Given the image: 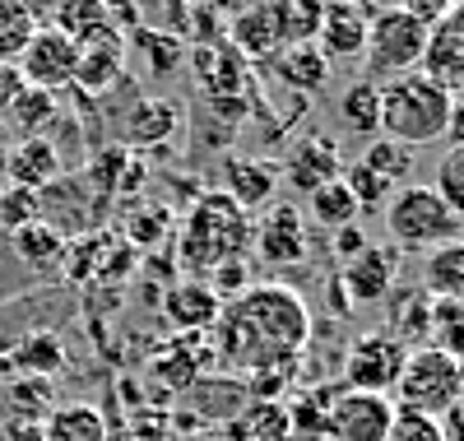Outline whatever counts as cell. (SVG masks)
Here are the masks:
<instances>
[{"label": "cell", "instance_id": "6da1fadb", "mask_svg": "<svg viewBox=\"0 0 464 441\" xmlns=\"http://www.w3.org/2000/svg\"><path fill=\"white\" fill-rule=\"evenodd\" d=\"M227 353H246L256 368H269V358H297L312 339V311L302 293L284 284H251L237 302H227L218 316Z\"/></svg>", "mask_w": 464, "mask_h": 441}, {"label": "cell", "instance_id": "7a4b0ae2", "mask_svg": "<svg viewBox=\"0 0 464 441\" xmlns=\"http://www.w3.org/2000/svg\"><path fill=\"white\" fill-rule=\"evenodd\" d=\"M256 247V214H246L232 195L205 191L190 200V214L177 232V260L190 279H205L227 260H246Z\"/></svg>", "mask_w": 464, "mask_h": 441}, {"label": "cell", "instance_id": "3957f363", "mask_svg": "<svg viewBox=\"0 0 464 441\" xmlns=\"http://www.w3.org/2000/svg\"><path fill=\"white\" fill-rule=\"evenodd\" d=\"M455 93L441 89L428 70H409L381 84V135L395 140L404 149L441 144L446 122H450Z\"/></svg>", "mask_w": 464, "mask_h": 441}, {"label": "cell", "instance_id": "277c9868", "mask_svg": "<svg viewBox=\"0 0 464 441\" xmlns=\"http://www.w3.org/2000/svg\"><path fill=\"white\" fill-rule=\"evenodd\" d=\"M385 237H391L395 251H441L450 247L464 219L441 200V191L432 181H409L385 200Z\"/></svg>", "mask_w": 464, "mask_h": 441}, {"label": "cell", "instance_id": "5b68a950", "mask_svg": "<svg viewBox=\"0 0 464 441\" xmlns=\"http://www.w3.org/2000/svg\"><path fill=\"white\" fill-rule=\"evenodd\" d=\"M391 399H395V409H418V414L441 418L450 405L464 399V368L437 344H418V348H409V363H404Z\"/></svg>", "mask_w": 464, "mask_h": 441}, {"label": "cell", "instance_id": "8992f818", "mask_svg": "<svg viewBox=\"0 0 464 441\" xmlns=\"http://www.w3.org/2000/svg\"><path fill=\"white\" fill-rule=\"evenodd\" d=\"M422 52H428V24L418 15H409L404 5L376 10L372 28H367V79L385 84L395 74H409L422 65Z\"/></svg>", "mask_w": 464, "mask_h": 441}, {"label": "cell", "instance_id": "52a82bcc", "mask_svg": "<svg viewBox=\"0 0 464 441\" xmlns=\"http://www.w3.org/2000/svg\"><path fill=\"white\" fill-rule=\"evenodd\" d=\"M409 363V344L395 339L391 330H367L348 344L343 353V390H372V395H391L400 372Z\"/></svg>", "mask_w": 464, "mask_h": 441}, {"label": "cell", "instance_id": "ba28073f", "mask_svg": "<svg viewBox=\"0 0 464 441\" xmlns=\"http://www.w3.org/2000/svg\"><path fill=\"white\" fill-rule=\"evenodd\" d=\"M395 423V399L372 390H339L325 409V441H385Z\"/></svg>", "mask_w": 464, "mask_h": 441}, {"label": "cell", "instance_id": "9c48e42d", "mask_svg": "<svg viewBox=\"0 0 464 441\" xmlns=\"http://www.w3.org/2000/svg\"><path fill=\"white\" fill-rule=\"evenodd\" d=\"M265 270H293L306 260V251H312V242H306V223L297 214V205H288V200H275L260 219H256V247Z\"/></svg>", "mask_w": 464, "mask_h": 441}, {"label": "cell", "instance_id": "30bf717a", "mask_svg": "<svg viewBox=\"0 0 464 441\" xmlns=\"http://www.w3.org/2000/svg\"><path fill=\"white\" fill-rule=\"evenodd\" d=\"M74 70H80V47H74L70 37H65L61 28H52V24L37 28V33H33V43H28L24 56H19L24 84L47 89V93L74 84Z\"/></svg>", "mask_w": 464, "mask_h": 441}, {"label": "cell", "instance_id": "8fae6325", "mask_svg": "<svg viewBox=\"0 0 464 441\" xmlns=\"http://www.w3.org/2000/svg\"><path fill=\"white\" fill-rule=\"evenodd\" d=\"M395 274H400V251L391 242H372L358 260L339 265V289H343L348 307H376L391 298Z\"/></svg>", "mask_w": 464, "mask_h": 441}, {"label": "cell", "instance_id": "7c38bea8", "mask_svg": "<svg viewBox=\"0 0 464 441\" xmlns=\"http://www.w3.org/2000/svg\"><path fill=\"white\" fill-rule=\"evenodd\" d=\"M441 89H450L455 98H464V0L428 28V52H422V65Z\"/></svg>", "mask_w": 464, "mask_h": 441}, {"label": "cell", "instance_id": "4fadbf2b", "mask_svg": "<svg viewBox=\"0 0 464 441\" xmlns=\"http://www.w3.org/2000/svg\"><path fill=\"white\" fill-rule=\"evenodd\" d=\"M279 172H284V181L297 195H316L321 186H330V181L343 177V153H339V144L330 135H306V140H297L288 149Z\"/></svg>", "mask_w": 464, "mask_h": 441}, {"label": "cell", "instance_id": "5bb4252c", "mask_svg": "<svg viewBox=\"0 0 464 441\" xmlns=\"http://www.w3.org/2000/svg\"><path fill=\"white\" fill-rule=\"evenodd\" d=\"M190 70H196L200 89L209 98H242L251 89V61L232 43H209L190 52Z\"/></svg>", "mask_w": 464, "mask_h": 441}, {"label": "cell", "instance_id": "9a60e30c", "mask_svg": "<svg viewBox=\"0 0 464 441\" xmlns=\"http://www.w3.org/2000/svg\"><path fill=\"white\" fill-rule=\"evenodd\" d=\"M279 163H269V158H227L223 163V195H232L246 214H265L269 205H275L279 195Z\"/></svg>", "mask_w": 464, "mask_h": 441}, {"label": "cell", "instance_id": "2e32d148", "mask_svg": "<svg viewBox=\"0 0 464 441\" xmlns=\"http://www.w3.org/2000/svg\"><path fill=\"white\" fill-rule=\"evenodd\" d=\"M61 172H65V158L47 135H28V140L10 144V153H5V181L10 186H28L43 195L52 181H61Z\"/></svg>", "mask_w": 464, "mask_h": 441}, {"label": "cell", "instance_id": "e0dca14e", "mask_svg": "<svg viewBox=\"0 0 464 441\" xmlns=\"http://www.w3.org/2000/svg\"><path fill=\"white\" fill-rule=\"evenodd\" d=\"M121 79H126V37L121 33H107V37H98V43L80 47L74 89H84L89 98H98V93H111Z\"/></svg>", "mask_w": 464, "mask_h": 441}, {"label": "cell", "instance_id": "ac0fdd59", "mask_svg": "<svg viewBox=\"0 0 464 441\" xmlns=\"http://www.w3.org/2000/svg\"><path fill=\"white\" fill-rule=\"evenodd\" d=\"M181 107L177 103H168V98H140L130 112H126V122H121V140H126V149L135 153V149H159V144H168L177 131H181Z\"/></svg>", "mask_w": 464, "mask_h": 441}, {"label": "cell", "instance_id": "d6986e66", "mask_svg": "<svg viewBox=\"0 0 464 441\" xmlns=\"http://www.w3.org/2000/svg\"><path fill=\"white\" fill-rule=\"evenodd\" d=\"M163 316L177 330H209V326H218L223 302L205 279H181V284H172L163 293Z\"/></svg>", "mask_w": 464, "mask_h": 441}, {"label": "cell", "instance_id": "ffe728a7", "mask_svg": "<svg viewBox=\"0 0 464 441\" xmlns=\"http://www.w3.org/2000/svg\"><path fill=\"white\" fill-rule=\"evenodd\" d=\"M372 5L367 0H353V5H339L330 15H321V33L316 47L325 56H362L367 52V28H372Z\"/></svg>", "mask_w": 464, "mask_h": 441}, {"label": "cell", "instance_id": "44dd1931", "mask_svg": "<svg viewBox=\"0 0 464 441\" xmlns=\"http://www.w3.org/2000/svg\"><path fill=\"white\" fill-rule=\"evenodd\" d=\"M227 43L246 61H275L279 56V28H275V5L269 0H251L242 15H232Z\"/></svg>", "mask_w": 464, "mask_h": 441}, {"label": "cell", "instance_id": "7402d4cb", "mask_svg": "<svg viewBox=\"0 0 464 441\" xmlns=\"http://www.w3.org/2000/svg\"><path fill=\"white\" fill-rule=\"evenodd\" d=\"M10 247H14L19 265H28L33 274H52V270H61V260H65L70 237H65L52 219H33V223H24L19 232H10Z\"/></svg>", "mask_w": 464, "mask_h": 441}, {"label": "cell", "instance_id": "603a6c76", "mask_svg": "<svg viewBox=\"0 0 464 441\" xmlns=\"http://www.w3.org/2000/svg\"><path fill=\"white\" fill-rule=\"evenodd\" d=\"M269 70H275V79L284 89L316 93V89H325V79H330V56L316 43H293V47H284L275 61H269Z\"/></svg>", "mask_w": 464, "mask_h": 441}, {"label": "cell", "instance_id": "cb8c5ba5", "mask_svg": "<svg viewBox=\"0 0 464 441\" xmlns=\"http://www.w3.org/2000/svg\"><path fill=\"white\" fill-rule=\"evenodd\" d=\"M43 436L47 441H107V418L102 409L74 399V405H52V414L43 418Z\"/></svg>", "mask_w": 464, "mask_h": 441}, {"label": "cell", "instance_id": "d4e9b609", "mask_svg": "<svg viewBox=\"0 0 464 441\" xmlns=\"http://www.w3.org/2000/svg\"><path fill=\"white\" fill-rule=\"evenodd\" d=\"M339 122L353 135H381V84L376 79L362 74L339 93Z\"/></svg>", "mask_w": 464, "mask_h": 441}, {"label": "cell", "instance_id": "484cf974", "mask_svg": "<svg viewBox=\"0 0 464 441\" xmlns=\"http://www.w3.org/2000/svg\"><path fill=\"white\" fill-rule=\"evenodd\" d=\"M5 368H10V372H19V377L52 381V377L65 368V348H61V339H56V335L37 330V335H28V339H24V344L5 358Z\"/></svg>", "mask_w": 464, "mask_h": 441}, {"label": "cell", "instance_id": "4316f807", "mask_svg": "<svg viewBox=\"0 0 464 441\" xmlns=\"http://www.w3.org/2000/svg\"><path fill=\"white\" fill-rule=\"evenodd\" d=\"M61 116V103H56V93H47V89H33V84H24V93L10 103V112H5V126H14L24 140L28 135H43L52 122Z\"/></svg>", "mask_w": 464, "mask_h": 441}, {"label": "cell", "instance_id": "83f0119b", "mask_svg": "<svg viewBox=\"0 0 464 441\" xmlns=\"http://www.w3.org/2000/svg\"><path fill=\"white\" fill-rule=\"evenodd\" d=\"M306 210H312V219H316L321 228H330V232H339V228H348V223L362 219V205L353 200V191L343 186V177L330 181V186H321L316 195H306Z\"/></svg>", "mask_w": 464, "mask_h": 441}, {"label": "cell", "instance_id": "f1b7e54d", "mask_svg": "<svg viewBox=\"0 0 464 441\" xmlns=\"http://www.w3.org/2000/svg\"><path fill=\"white\" fill-rule=\"evenodd\" d=\"M130 47L149 61V74H159V79L172 74V70H181V61H186L181 33H168V28H135Z\"/></svg>", "mask_w": 464, "mask_h": 441}, {"label": "cell", "instance_id": "f546056e", "mask_svg": "<svg viewBox=\"0 0 464 441\" xmlns=\"http://www.w3.org/2000/svg\"><path fill=\"white\" fill-rule=\"evenodd\" d=\"M362 168H372L381 181H391L395 191L404 186V177L413 172V149H404V144H395V140H372L367 149H362V158H358Z\"/></svg>", "mask_w": 464, "mask_h": 441}, {"label": "cell", "instance_id": "4dcf8cb0", "mask_svg": "<svg viewBox=\"0 0 464 441\" xmlns=\"http://www.w3.org/2000/svg\"><path fill=\"white\" fill-rule=\"evenodd\" d=\"M33 33H37V19L19 5V0H0V61L19 65L24 47L33 43Z\"/></svg>", "mask_w": 464, "mask_h": 441}, {"label": "cell", "instance_id": "1f68e13d", "mask_svg": "<svg viewBox=\"0 0 464 441\" xmlns=\"http://www.w3.org/2000/svg\"><path fill=\"white\" fill-rule=\"evenodd\" d=\"M5 399H10V418H33L43 423L52 414V381H37V377H14L5 386Z\"/></svg>", "mask_w": 464, "mask_h": 441}, {"label": "cell", "instance_id": "d6a6232c", "mask_svg": "<svg viewBox=\"0 0 464 441\" xmlns=\"http://www.w3.org/2000/svg\"><path fill=\"white\" fill-rule=\"evenodd\" d=\"M163 237H172V214L159 205V200H144V205L126 219V242L130 247H159Z\"/></svg>", "mask_w": 464, "mask_h": 441}, {"label": "cell", "instance_id": "836d02e7", "mask_svg": "<svg viewBox=\"0 0 464 441\" xmlns=\"http://www.w3.org/2000/svg\"><path fill=\"white\" fill-rule=\"evenodd\" d=\"M43 219V195L28 186H0V232H19L24 223Z\"/></svg>", "mask_w": 464, "mask_h": 441}, {"label": "cell", "instance_id": "e575fe53", "mask_svg": "<svg viewBox=\"0 0 464 441\" xmlns=\"http://www.w3.org/2000/svg\"><path fill=\"white\" fill-rule=\"evenodd\" d=\"M437 191H441V200L464 219V144H446V153H441V163H437V181H432Z\"/></svg>", "mask_w": 464, "mask_h": 441}, {"label": "cell", "instance_id": "d590c367", "mask_svg": "<svg viewBox=\"0 0 464 441\" xmlns=\"http://www.w3.org/2000/svg\"><path fill=\"white\" fill-rule=\"evenodd\" d=\"M343 186L353 191V200H358L367 214H372V210H385V200L395 195L391 181H381V177H376L372 168H362V163H348V168H343Z\"/></svg>", "mask_w": 464, "mask_h": 441}, {"label": "cell", "instance_id": "8d00e7d4", "mask_svg": "<svg viewBox=\"0 0 464 441\" xmlns=\"http://www.w3.org/2000/svg\"><path fill=\"white\" fill-rule=\"evenodd\" d=\"M385 441H446V436H441V418L418 414V409H395V423L385 432Z\"/></svg>", "mask_w": 464, "mask_h": 441}, {"label": "cell", "instance_id": "74e56055", "mask_svg": "<svg viewBox=\"0 0 464 441\" xmlns=\"http://www.w3.org/2000/svg\"><path fill=\"white\" fill-rule=\"evenodd\" d=\"M242 423H246L251 441H284V436L293 432V423H288L284 405H251Z\"/></svg>", "mask_w": 464, "mask_h": 441}, {"label": "cell", "instance_id": "f35d334b", "mask_svg": "<svg viewBox=\"0 0 464 441\" xmlns=\"http://www.w3.org/2000/svg\"><path fill=\"white\" fill-rule=\"evenodd\" d=\"M205 284H209V289L218 293V302L227 307V302H237V298L251 289V265H246V260H227V265L209 270Z\"/></svg>", "mask_w": 464, "mask_h": 441}, {"label": "cell", "instance_id": "ab89813d", "mask_svg": "<svg viewBox=\"0 0 464 441\" xmlns=\"http://www.w3.org/2000/svg\"><path fill=\"white\" fill-rule=\"evenodd\" d=\"M367 247H372V242H367V232H362L358 223H348V228H339V232L330 237V251H334V260H339V265L358 260Z\"/></svg>", "mask_w": 464, "mask_h": 441}, {"label": "cell", "instance_id": "60d3db41", "mask_svg": "<svg viewBox=\"0 0 464 441\" xmlns=\"http://www.w3.org/2000/svg\"><path fill=\"white\" fill-rule=\"evenodd\" d=\"M24 93V74H19V65H5L0 61V122H5V112H10V103Z\"/></svg>", "mask_w": 464, "mask_h": 441}, {"label": "cell", "instance_id": "b9f144b4", "mask_svg": "<svg viewBox=\"0 0 464 441\" xmlns=\"http://www.w3.org/2000/svg\"><path fill=\"white\" fill-rule=\"evenodd\" d=\"M450 5H455V0H404V10H409V15H418L428 28H432V24H437Z\"/></svg>", "mask_w": 464, "mask_h": 441}, {"label": "cell", "instance_id": "7bdbcfd3", "mask_svg": "<svg viewBox=\"0 0 464 441\" xmlns=\"http://www.w3.org/2000/svg\"><path fill=\"white\" fill-rule=\"evenodd\" d=\"M5 441H47V436H43V423H33V418H10V423H5Z\"/></svg>", "mask_w": 464, "mask_h": 441}, {"label": "cell", "instance_id": "ee69618b", "mask_svg": "<svg viewBox=\"0 0 464 441\" xmlns=\"http://www.w3.org/2000/svg\"><path fill=\"white\" fill-rule=\"evenodd\" d=\"M441 436H446V441H464V399L441 414Z\"/></svg>", "mask_w": 464, "mask_h": 441}, {"label": "cell", "instance_id": "f6af8a7d", "mask_svg": "<svg viewBox=\"0 0 464 441\" xmlns=\"http://www.w3.org/2000/svg\"><path fill=\"white\" fill-rule=\"evenodd\" d=\"M19 5L37 19V28H43V24H52V19H56V10L65 5V0H19Z\"/></svg>", "mask_w": 464, "mask_h": 441}, {"label": "cell", "instance_id": "bcb514c9", "mask_svg": "<svg viewBox=\"0 0 464 441\" xmlns=\"http://www.w3.org/2000/svg\"><path fill=\"white\" fill-rule=\"evenodd\" d=\"M446 144H464V98L450 103V122H446Z\"/></svg>", "mask_w": 464, "mask_h": 441}, {"label": "cell", "instance_id": "7dc6e473", "mask_svg": "<svg viewBox=\"0 0 464 441\" xmlns=\"http://www.w3.org/2000/svg\"><path fill=\"white\" fill-rule=\"evenodd\" d=\"M312 15H330V10H339V5H353V0H302Z\"/></svg>", "mask_w": 464, "mask_h": 441}, {"label": "cell", "instance_id": "c3c4849f", "mask_svg": "<svg viewBox=\"0 0 464 441\" xmlns=\"http://www.w3.org/2000/svg\"><path fill=\"white\" fill-rule=\"evenodd\" d=\"M251 5V0H209V10H218V15H242Z\"/></svg>", "mask_w": 464, "mask_h": 441}, {"label": "cell", "instance_id": "681fc988", "mask_svg": "<svg viewBox=\"0 0 464 441\" xmlns=\"http://www.w3.org/2000/svg\"><path fill=\"white\" fill-rule=\"evenodd\" d=\"M5 153H10V140H5V122H0V177H5Z\"/></svg>", "mask_w": 464, "mask_h": 441}]
</instances>
